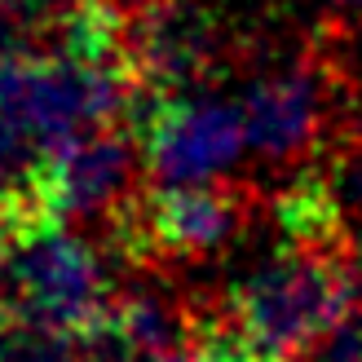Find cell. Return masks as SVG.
I'll list each match as a JSON object with an SVG mask.
<instances>
[{
  "label": "cell",
  "mask_w": 362,
  "mask_h": 362,
  "mask_svg": "<svg viewBox=\"0 0 362 362\" xmlns=\"http://www.w3.org/2000/svg\"><path fill=\"white\" fill-rule=\"evenodd\" d=\"M340 13H362V0H332Z\"/></svg>",
  "instance_id": "cell-9"
},
{
  "label": "cell",
  "mask_w": 362,
  "mask_h": 362,
  "mask_svg": "<svg viewBox=\"0 0 362 362\" xmlns=\"http://www.w3.org/2000/svg\"><path fill=\"white\" fill-rule=\"evenodd\" d=\"M151 190L146 151L133 124H106L71 137L45 164V204L53 221H88L111 230L141 194Z\"/></svg>",
  "instance_id": "cell-4"
},
{
  "label": "cell",
  "mask_w": 362,
  "mask_h": 362,
  "mask_svg": "<svg viewBox=\"0 0 362 362\" xmlns=\"http://www.w3.org/2000/svg\"><path fill=\"white\" fill-rule=\"evenodd\" d=\"M115 296L106 257L66 221L23 230L9 257V305L58 327L84 332Z\"/></svg>",
  "instance_id": "cell-2"
},
{
  "label": "cell",
  "mask_w": 362,
  "mask_h": 362,
  "mask_svg": "<svg viewBox=\"0 0 362 362\" xmlns=\"http://www.w3.org/2000/svg\"><path fill=\"white\" fill-rule=\"evenodd\" d=\"M18 234H23V221L0 204V310L9 305V257H13Z\"/></svg>",
  "instance_id": "cell-8"
},
{
  "label": "cell",
  "mask_w": 362,
  "mask_h": 362,
  "mask_svg": "<svg viewBox=\"0 0 362 362\" xmlns=\"http://www.w3.org/2000/svg\"><path fill=\"white\" fill-rule=\"evenodd\" d=\"M362 310L358 257L287 243L216 305V327L243 362H296L332 327Z\"/></svg>",
  "instance_id": "cell-1"
},
{
  "label": "cell",
  "mask_w": 362,
  "mask_h": 362,
  "mask_svg": "<svg viewBox=\"0 0 362 362\" xmlns=\"http://www.w3.org/2000/svg\"><path fill=\"white\" fill-rule=\"evenodd\" d=\"M247 119V151L265 164H296L310 155L318 124H322V76L314 62L283 66L265 76L243 98Z\"/></svg>",
  "instance_id": "cell-5"
},
{
  "label": "cell",
  "mask_w": 362,
  "mask_h": 362,
  "mask_svg": "<svg viewBox=\"0 0 362 362\" xmlns=\"http://www.w3.org/2000/svg\"><path fill=\"white\" fill-rule=\"evenodd\" d=\"M0 362H80V332L5 305L0 310Z\"/></svg>",
  "instance_id": "cell-6"
},
{
  "label": "cell",
  "mask_w": 362,
  "mask_h": 362,
  "mask_svg": "<svg viewBox=\"0 0 362 362\" xmlns=\"http://www.w3.org/2000/svg\"><path fill=\"white\" fill-rule=\"evenodd\" d=\"M129 124L141 137L155 186L212 181L247 151L243 106L204 98V88L199 93H173V98L141 93Z\"/></svg>",
  "instance_id": "cell-3"
},
{
  "label": "cell",
  "mask_w": 362,
  "mask_h": 362,
  "mask_svg": "<svg viewBox=\"0 0 362 362\" xmlns=\"http://www.w3.org/2000/svg\"><path fill=\"white\" fill-rule=\"evenodd\" d=\"M332 190H336V204H340V216H345V230H349V243L362 261V141L349 151H340V159L327 173Z\"/></svg>",
  "instance_id": "cell-7"
}]
</instances>
